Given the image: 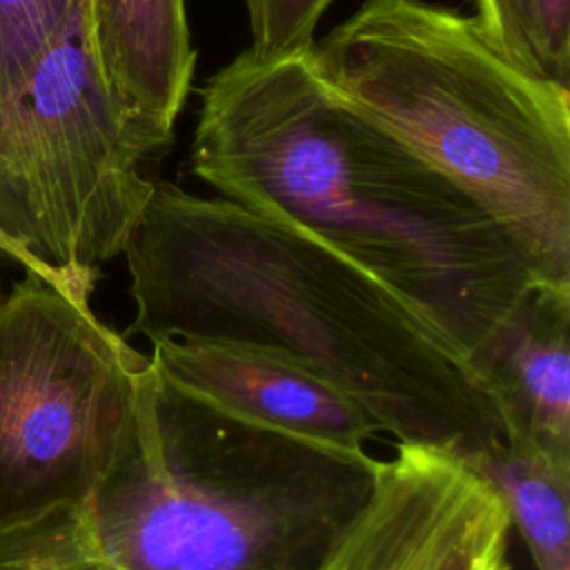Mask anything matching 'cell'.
<instances>
[{"label": "cell", "instance_id": "6da1fadb", "mask_svg": "<svg viewBox=\"0 0 570 570\" xmlns=\"http://www.w3.org/2000/svg\"><path fill=\"white\" fill-rule=\"evenodd\" d=\"M125 336L278 354L358 403L396 443L465 459L503 439L465 354L410 301L287 223L154 180L122 254Z\"/></svg>", "mask_w": 570, "mask_h": 570}, {"label": "cell", "instance_id": "7a4b0ae2", "mask_svg": "<svg viewBox=\"0 0 570 570\" xmlns=\"http://www.w3.org/2000/svg\"><path fill=\"white\" fill-rule=\"evenodd\" d=\"M189 160L218 196L307 232L410 301L465 358L543 283L468 191L341 102L307 49L247 47L209 76Z\"/></svg>", "mask_w": 570, "mask_h": 570}, {"label": "cell", "instance_id": "3957f363", "mask_svg": "<svg viewBox=\"0 0 570 570\" xmlns=\"http://www.w3.org/2000/svg\"><path fill=\"white\" fill-rule=\"evenodd\" d=\"M307 58L341 102L503 225L539 281L570 283V85L428 0H365Z\"/></svg>", "mask_w": 570, "mask_h": 570}, {"label": "cell", "instance_id": "277c9868", "mask_svg": "<svg viewBox=\"0 0 570 570\" xmlns=\"http://www.w3.org/2000/svg\"><path fill=\"white\" fill-rule=\"evenodd\" d=\"M376 465L207 405L149 363L134 441L78 519L118 570H316Z\"/></svg>", "mask_w": 570, "mask_h": 570}, {"label": "cell", "instance_id": "5b68a950", "mask_svg": "<svg viewBox=\"0 0 570 570\" xmlns=\"http://www.w3.org/2000/svg\"><path fill=\"white\" fill-rule=\"evenodd\" d=\"M149 149L107 89L82 0L18 82H0V254L89 303L154 180Z\"/></svg>", "mask_w": 570, "mask_h": 570}, {"label": "cell", "instance_id": "8992f818", "mask_svg": "<svg viewBox=\"0 0 570 570\" xmlns=\"http://www.w3.org/2000/svg\"><path fill=\"white\" fill-rule=\"evenodd\" d=\"M149 354L36 274L0 301V534L82 508L136 434Z\"/></svg>", "mask_w": 570, "mask_h": 570}, {"label": "cell", "instance_id": "52a82bcc", "mask_svg": "<svg viewBox=\"0 0 570 570\" xmlns=\"http://www.w3.org/2000/svg\"><path fill=\"white\" fill-rule=\"evenodd\" d=\"M510 512L463 454L396 443L316 570H512Z\"/></svg>", "mask_w": 570, "mask_h": 570}, {"label": "cell", "instance_id": "ba28073f", "mask_svg": "<svg viewBox=\"0 0 570 570\" xmlns=\"http://www.w3.org/2000/svg\"><path fill=\"white\" fill-rule=\"evenodd\" d=\"M149 345L151 365L167 383L238 419L352 452L383 434L358 403L278 354L180 336Z\"/></svg>", "mask_w": 570, "mask_h": 570}, {"label": "cell", "instance_id": "9c48e42d", "mask_svg": "<svg viewBox=\"0 0 570 570\" xmlns=\"http://www.w3.org/2000/svg\"><path fill=\"white\" fill-rule=\"evenodd\" d=\"M501 434L570 461V283H537L468 358Z\"/></svg>", "mask_w": 570, "mask_h": 570}, {"label": "cell", "instance_id": "30bf717a", "mask_svg": "<svg viewBox=\"0 0 570 570\" xmlns=\"http://www.w3.org/2000/svg\"><path fill=\"white\" fill-rule=\"evenodd\" d=\"M100 76L151 156L174 138L196 71L185 0H87Z\"/></svg>", "mask_w": 570, "mask_h": 570}, {"label": "cell", "instance_id": "8fae6325", "mask_svg": "<svg viewBox=\"0 0 570 570\" xmlns=\"http://www.w3.org/2000/svg\"><path fill=\"white\" fill-rule=\"evenodd\" d=\"M503 497L537 570H570V461L521 434L470 459Z\"/></svg>", "mask_w": 570, "mask_h": 570}, {"label": "cell", "instance_id": "7c38bea8", "mask_svg": "<svg viewBox=\"0 0 570 570\" xmlns=\"http://www.w3.org/2000/svg\"><path fill=\"white\" fill-rule=\"evenodd\" d=\"M488 38L525 69L568 85L570 0H470Z\"/></svg>", "mask_w": 570, "mask_h": 570}, {"label": "cell", "instance_id": "4fadbf2b", "mask_svg": "<svg viewBox=\"0 0 570 570\" xmlns=\"http://www.w3.org/2000/svg\"><path fill=\"white\" fill-rule=\"evenodd\" d=\"M82 0H0V82L27 78Z\"/></svg>", "mask_w": 570, "mask_h": 570}, {"label": "cell", "instance_id": "5bb4252c", "mask_svg": "<svg viewBox=\"0 0 570 570\" xmlns=\"http://www.w3.org/2000/svg\"><path fill=\"white\" fill-rule=\"evenodd\" d=\"M78 510L53 512L29 525L2 532L0 570H78L85 550Z\"/></svg>", "mask_w": 570, "mask_h": 570}, {"label": "cell", "instance_id": "9a60e30c", "mask_svg": "<svg viewBox=\"0 0 570 570\" xmlns=\"http://www.w3.org/2000/svg\"><path fill=\"white\" fill-rule=\"evenodd\" d=\"M252 33L249 49L278 58L314 45L316 27L336 0H243Z\"/></svg>", "mask_w": 570, "mask_h": 570}, {"label": "cell", "instance_id": "2e32d148", "mask_svg": "<svg viewBox=\"0 0 570 570\" xmlns=\"http://www.w3.org/2000/svg\"><path fill=\"white\" fill-rule=\"evenodd\" d=\"M82 546H85V539H82ZM78 570H118V568H114V566L100 561V559L94 557V554L87 550V546H85L82 557H80V561H78Z\"/></svg>", "mask_w": 570, "mask_h": 570}]
</instances>
